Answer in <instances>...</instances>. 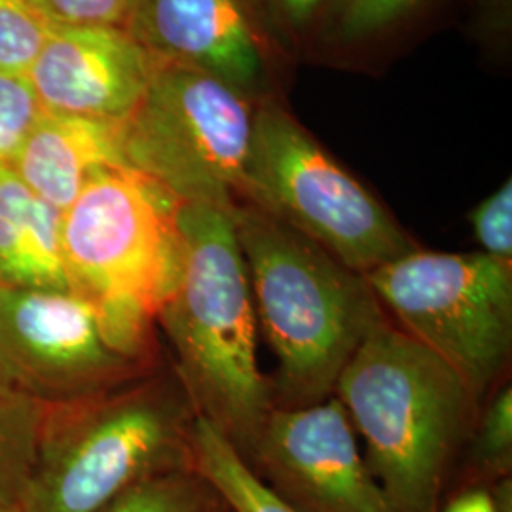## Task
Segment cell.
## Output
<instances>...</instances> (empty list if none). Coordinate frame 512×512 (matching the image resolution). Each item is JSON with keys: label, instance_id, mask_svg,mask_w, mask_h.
Instances as JSON below:
<instances>
[{"label": "cell", "instance_id": "cell-1", "mask_svg": "<svg viewBox=\"0 0 512 512\" xmlns=\"http://www.w3.org/2000/svg\"><path fill=\"white\" fill-rule=\"evenodd\" d=\"M179 266L160 317L196 416L245 454L274 408L232 209L179 202Z\"/></svg>", "mask_w": 512, "mask_h": 512}, {"label": "cell", "instance_id": "cell-2", "mask_svg": "<svg viewBox=\"0 0 512 512\" xmlns=\"http://www.w3.org/2000/svg\"><path fill=\"white\" fill-rule=\"evenodd\" d=\"M256 321L277 361L281 408L332 397L353 353L384 319L365 275L253 203L232 207Z\"/></svg>", "mask_w": 512, "mask_h": 512}, {"label": "cell", "instance_id": "cell-3", "mask_svg": "<svg viewBox=\"0 0 512 512\" xmlns=\"http://www.w3.org/2000/svg\"><path fill=\"white\" fill-rule=\"evenodd\" d=\"M332 397L365 442L370 473L397 512H439L475 397L458 374L382 321L340 372Z\"/></svg>", "mask_w": 512, "mask_h": 512}, {"label": "cell", "instance_id": "cell-4", "mask_svg": "<svg viewBox=\"0 0 512 512\" xmlns=\"http://www.w3.org/2000/svg\"><path fill=\"white\" fill-rule=\"evenodd\" d=\"M177 207L145 173L110 165L63 211L61 247L74 293L99 310L129 357L139 353L177 277Z\"/></svg>", "mask_w": 512, "mask_h": 512}, {"label": "cell", "instance_id": "cell-5", "mask_svg": "<svg viewBox=\"0 0 512 512\" xmlns=\"http://www.w3.org/2000/svg\"><path fill=\"white\" fill-rule=\"evenodd\" d=\"M192 421L158 391L73 401L42 433L21 511L97 512L150 476L192 469Z\"/></svg>", "mask_w": 512, "mask_h": 512}, {"label": "cell", "instance_id": "cell-6", "mask_svg": "<svg viewBox=\"0 0 512 512\" xmlns=\"http://www.w3.org/2000/svg\"><path fill=\"white\" fill-rule=\"evenodd\" d=\"M241 202L283 220L357 274L414 249L384 205L275 103L256 107Z\"/></svg>", "mask_w": 512, "mask_h": 512}, {"label": "cell", "instance_id": "cell-7", "mask_svg": "<svg viewBox=\"0 0 512 512\" xmlns=\"http://www.w3.org/2000/svg\"><path fill=\"white\" fill-rule=\"evenodd\" d=\"M255 110L247 93L217 76L160 59L126 118V165L179 202L232 209L243 200Z\"/></svg>", "mask_w": 512, "mask_h": 512}, {"label": "cell", "instance_id": "cell-8", "mask_svg": "<svg viewBox=\"0 0 512 512\" xmlns=\"http://www.w3.org/2000/svg\"><path fill=\"white\" fill-rule=\"evenodd\" d=\"M365 277L399 329L482 397L511 355V260L412 249Z\"/></svg>", "mask_w": 512, "mask_h": 512}, {"label": "cell", "instance_id": "cell-9", "mask_svg": "<svg viewBox=\"0 0 512 512\" xmlns=\"http://www.w3.org/2000/svg\"><path fill=\"white\" fill-rule=\"evenodd\" d=\"M131 359L82 294L0 283L2 384L35 401H78L122 378Z\"/></svg>", "mask_w": 512, "mask_h": 512}, {"label": "cell", "instance_id": "cell-10", "mask_svg": "<svg viewBox=\"0 0 512 512\" xmlns=\"http://www.w3.org/2000/svg\"><path fill=\"white\" fill-rule=\"evenodd\" d=\"M243 461L296 512H397L336 397L274 406Z\"/></svg>", "mask_w": 512, "mask_h": 512}, {"label": "cell", "instance_id": "cell-11", "mask_svg": "<svg viewBox=\"0 0 512 512\" xmlns=\"http://www.w3.org/2000/svg\"><path fill=\"white\" fill-rule=\"evenodd\" d=\"M158 61L128 31L54 25L27 80L40 109L126 120L147 92Z\"/></svg>", "mask_w": 512, "mask_h": 512}, {"label": "cell", "instance_id": "cell-12", "mask_svg": "<svg viewBox=\"0 0 512 512\" xmlns=\"http://www.w3.org/2000/svg\"><path fill=\"white\" fill-rule=\"evenodd\" d=\"M131 35L162 61L213 74L239 92L264 76V55L245 0H141Z\"/></svg>", "mask_w": 512, "mask_h": 512}, {"label": "cell", "instance_id": "cell-13", "mask_svg": "<svg viewBox=\"0 0 512 512\" xmlns=\"http://www.w3.org/2000/svg\"><path fill=\"white\" fill-rule=\"evenodd\" d=\"M126 120L38 110L12 169L25 186L61 213L84 184L110 165H126Z\"/></svg>", "mask_w": 512, "mask_h": 512}, {"label": "cell", "instance_id": "cell-14", "mask_svg": "<svg viewBox=\"0 0 512 512\" xmlns=\"http://www.w3.org/2000/svg\"><path fill=\"white\" fill-rule=\"evenodd\" d=\"M63 213L40 200L0 167V281L6 285L73 291L61 247Z\"/></svg>", "mask_w": 512, "mask_h": 512}, {"label": "cell", "instance_id": "cell-15", "mask_svg": "<svg viewBox=\"0 0 512 512\" xmlns=\"http://www.w3.org/2000/svg\"><path fill=\"white\" fill-rule=\"evenodd\" d=\"M192 469L230 512H296L249 469L219 429L194 416L190 431Z\"/></svg>", "mask_w": 512, "mask_h": 512}, {"label": "cell", "instance_id": "cell-16", "mask_svg": "<svg viewBox=\"0 0 512 512\" xmlns=\"http://www.w3.org/2000/svg\"><path fill=\"white\" fill-rule=\"evenodd\" d=\"M44 423L35 399L0 382V507H18L37 465Z\"/></svg>", "mask_w": 512, "mask_h": 512}, {"label": "cell", "instance_id": "cell-17", "mask_svg": "<svg viewBox=\"0 0 512 512\" xmlns=\"http://www.w3.org/2000/svg\"><path fill=\"white\" fill-rule=\"evenodd\" d=\"M215 494L194 469L150 476L97 512H207Z\"/></svg>", "mask_w": 512, "mask_h": 512}, {"label": "cell", "instance_id": "cell-18", "mask_svg": "<svg viewBox=\"0 0 512 512\" xmlns=\"http://www.w3.org/2000/svg\"><path fill=\"white\" fill-rule=\"evenodd\" d=\"M52 27L33 0H0V73L27 78Z\"/></svg>", "mask_w": 512, "mask_h": 512}, {"label": "cell", "instance_id": "cell-19", "mask_svg": "<svg viewBox=\"0 0 512 512\" xmlns=\"http://www.w3.org/2000/svg\"><path fill=\"white\" fill-rule=\"evenodd\" d=\"M512 458V391L511 385L499 389L484 412L476 431L471 463L476 478L497 482L507 478Z\"/></svg>", "mask_w": 512, "mask_h": 512}, {"label": "cell", "instance_id": "cell-20", "mask_svg": "<svg viewBox=\"0 0 512 512\" xmlns=\"http://www.w3.org/2000/svg\"><path fill=\"white\" fill-rule=\"evenodd\" d=\"M38 110L37 95L25 76L0 73V167H12Z\"/></svg>", "mask_w": 512, "mask_h": 512}, {"label": "cell", "instance_id": "cell-21", "mask_svg": "<svg viewBox=\"0 0 512 512\" xmlns=\"http://www.w3.org/2000/svg\"><path fill=\"white\" fill-rule=\"evenodd\" d=\"M52 25L112 27L131 33L141 0H33Z\"/></svg>", "mask_w": 512, "mask_h": 512}, {"label": "cell", "instance_id": "cell-22", "mask_svg": "<svg viewBox=\"0 0 512 512\" xmlns=\"http://www.w3.org/2000/svg\"><path fill=\"white\" fill-rule=\"evenodd\" d=\"M480 253L499 260L512 258V183L501 184L469 215Z\"/></svg>", "mask_w": 512, "mask_h": 512}, {"label": "cell", "instance_id": "cell-23", "mask_svg": "<svg viewBox=\"0 0 512 512\" xmlns=\"http://www.w3.org/2000/svg\"><path fill=\"white\" fill-rule=\"evenodd\" d=\"M420 0H346L342 29L348 37H366L403 18Z\"/></svg>", "mask_w": 512, "mask_h": 512}, {"label": "cell", "instance_id": "cell-24", "mask_svg": "<svg viewBox=\"0 0 512 512\" xmlns=\"http://www.w3.org/2000/svg\"><path fill=\"white\" fill-rule=\"evenodd\" d=\"M439 512H511V480L501 478L494 488L469 486L454 495Z\"/></svg>", "mask_w": 512, "mask_h": 512}, {"label": "cell", "instance_id": "cell-25", "mask_svg": "<svg viewBox=\"0 0 512 512\" xmlns=\"http://www.w3.org/2000/svg\"><path fill=\"white\" fill-rule=\"evenodd\" d=\"M277 14L293 27H304L317 16L325 0H270Z\"/></svg>", "mask_w": 512, "mask_h": 512}, {"label": "cell", "instance_id": "cell-26", "mask_svg": "<svg viewBox=\"0 0 512 512\" xmlns=\"http://www.w3.org/2000/svg\"><path fill=\"white\" fill-rule=\"evenodd\" d=\"M207 512H230L226 507H224V503L220 501L219 497L215 495V501H213V505L209 507V511Z\"/></svg>", "mask_w": 512, "mask_h": 512}, {"label": "cell", "instance_id": "cell-27", "mask_svg": "<svg viewBox=\"0 0 512 512\" xmlns=\"http://www.w3.org/2000/svg\"><path fill=\"white\" fill-rule=\"evenodd\" d=\"M0 512H23L21 507H0Z\"/></svg>", "mask_w": 512, "mask_h": 512}, {"label": "cell", "instance_id": "cell-28", "mask_svg": "<svg viewBox=\"0 0 512 512\" xmlns=\"http://www.w3.org/2000/svg\"><path fill=\"white\" fill-rule=\"evenodd\" d=\"M0 283H2V281H0Z\"/></svg>", "mask_w": 512, "mask_h": 512}]
</instances>
